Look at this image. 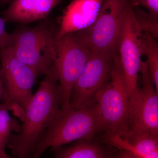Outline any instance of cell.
Segmentation results:
<instances>
[{
  "label": "cell",
  "instance_id": "6da1fadb",
  "mask_svg": "<svg viewBox=\"0 0 158 158\" xmlns=\"http://www.w3.org/2000/svg\"><path fill=\"white\" fill-rule=\"evenodd\" d=\"M62 93L54 68L45 75L20 120L21 129L12 133L7 147L15 158H32L40 138L61 110Z\"/></svg>",
  "mask_w": 158,
  "mask_h": 158
},
{
  "label": "cell",
  "instance_id": "7a4b0ae2",
  "mask_svg": "<svg viewBox=\"0 0 158 158\" xmlns=\"http://www.w3.org/2000/svg\"><path fill=\"white\" fill-rule=\"evenodd\" d=\"M102 132L97 104L88 107L61 110L40 138L32 158L81 139H93Z\"/></svg>",
  "mask_w": 158,
  "mask_h": 158
},
{
  "label": "cell",
  "instance_id": "3957f363",
  "mask_svg": "<svg viewBox=\"0 0 158 158\" xmlns=\"http://www.w3.org/2000/svg\"><path fill=\"white\" fill-rule=\"evenodd\" d=\"M56 35L46 24L18 29L11 34L9 47L21 62L32 68L37 77L46 75L54 68L56 60Z\"/></svg>",
  "mask_w": 158,
  "mask_h": 158
},
{
  "label": "cell",
  "instance_id": "277c9868",
  "mask_svg": "<svg viewBox=\"0 0 158 158\" xmlns=\"http://www.w3.org/2000/svg\"><path fill=\"white\" fill-rule=\"evenodd\" d=\"M95 100L101 122V134L127 131L130 125L129 98L116 53L111 80L97 94Z\"/></svg>",
  "mask_w": 158,
  "mask_h": 158
},
{
  "label": "cell",
  "instance_id": "5b68a950",
  "mask_svg": "<svg viewBox=\"0 0 158 158\" xmlns=\"http://www.w3.org/2000/svg\"><path fill=\"white\" fill-rule=\"evenodd\" d=\"M0 75L4 89L3 101L19 118L31 101L37 75L14 56L9 47L0 48Z\"/></svg>",
  "mask_w": 158,
  "mask_h": 158
},
{
  "label": "cell",
  "instance_id": "8992f818",
  "mask_svg": "<svg viewBox=\"0 0 158 158\" xmlns=\"http://www.w3.org/2000/svg\"><path fill=\"white\" fill-rule=\"evenodd\" d=\"M56 60L54 68L56 73L62 93L61 110L71 107L72 90L92 52L76 33L64 34L55 40Z\"/></svg>",
  "mask_w": 158,
  "mask_h": 158
},
{
  "label": "cell",
  "instance_id": "52a82bcc",
  "mask_svg": "<svg viewBox=\"0 0 158 158\" xmlns=\"http://www.w3.org/2000/svg\"><path fill=\"white\" fill-rule=\"evenodd\" d=\"M128 3V0H104L93 24L76 32L91 52L116 53L123 18Z\"/></svg>",
  "mask_w": 158,
  "mask_h": 158
},
{
  "label": "cell",
  "instance_id": "ba28073f",
  "mask_svg": "<svg viewBox=\"0 0 158 158\" xmlns=\"http://www.w3.org/2000/svg\"><path fill=\"white\" fill-rule=\"evenodd\" d=\"M141 32L129 2L125 10L118 41L119 62L129 98L130 115L135 109L140 88L138 86L141 67L139 38Z\"/></svg>",
  "mask_w": 158,
  "mask_h": 158
},
{
  "label": "cell",
  "instance_id": "9c48e42d",
  "mask_svg": "<svg viewBox=\"0 0 158 158\" xmlns=\"http://www.w3.org/2000/svg\"><path fill=\"white\" fill-rule=\"evenodd\" d=\"M116 53L92 52L72 90L71 107L81 109L96 104L97 94L111 80Z\"/></svg>",
  "mask_w": 158,
  "mask_h": 158
},
{
  "label": "cell",
  "instance_id": "30bf717a",
  "mask_svg": "<svg viewBox=\"0 0 158 158\" xmlns=\"http://www.w3.org/2000/svg\"><path fill=\"white\" fill-rule=\"evenodd\" d=\"M140 72L142 87L140 88L135 111L130 119L129 128L123 133L127 137L158 136V93L156 91L147 61L141 60Z\"/></svg>",
  "mask_w": 158,
  "mask_h": 158
},
{
  "label": "cell",
  "instance_id": "8fae6325",
  "mask_svg": "<svg viewBox=\"0 0 158 158\" xmlns=\"http://www.w3.org/2000/svg\"><path fill=\"white\" fill-rule=\"evenodd\" d=\"M104 0H73L65 8L56 37L86 30L95 22Z\"/></svg>",
  "mask_w": 158,
  "mask_h": 158
},
{
  "label": "cell",
  "instance_id": "7c38bea8",
  "mask_svg": "<svg viewBox=\"0 0 158 158\" xmlns=\"http://www.w3.org/2000/svg\"><path fill=\"white\" fill-rule=\"evenodd\" d=\"M102 142L118 151L121 158H158V136L127 137L123 134H100Z\"/></svg>",
  "mask_w": 158,
  "mask_h": 158
},
{
  "label": "cell",
  "instance_id": "4fadbf2b",
  "mask_svg": "<svg viewBox=\"0 0 158 158\" xmlns=\"http://www.w3.org/2000/svg\"><path fill=\"white\" fill-rule=\"evenodd\" d=\"M62 0H12L3 12L4 21L28 23L44 19Z\"/></svg>",
  "mask_w": 158,
  "mask_h": 158
},
{
  "label": "cell",
  "instance_id": "5bb4252c",
  "mask_svg": "<svg viewBox=\"0 0 158 158\" xmlns=\"http://www.w3.org/2000/svg\"><path fill=\"white\" fill-rule=\"evenodd\" d=\"M68 146L53 150L54 158H116L118 151L111 145L93 139H81Z\"/></svg>",
  "mask_w": 158,
  "mask_h": 158
},
{
  "label": "cell",
  "instance_id": "9a60e30c",
  "mask_svg": "<svg viewBox=\"0 0 158 158\" xmlns=\"http://www.w3.org/2000/svg\"><path fill=\"white\" fill-rule=\"evenodd\" d=\"M139 49L141 56L147 58L150 74L158 93V45L156 38L147 32L141 33Z\"/></svg>",
  "mask_w": 158,
  "mask_h": 158
},
{
  "label": "cell",
  "instance_id": "2e32d148",
  "mask_svg": "<svg viewBox=\"0 0 158 158\" xmlns=\"http://www.w3.org/2000/svg\"><path fill=\"white\" fill-rule=\"evenodd\" d=\"M9 110L6 102L0 103V150L4 152H6L11 134L18 133L21 129V123L10 116Z\"/></svg>",
  "mask_w": 158,
  "mask_h": 158
},
{
  "label": "cell",
  "instance_id": "e0dca14e",
  "mask_svg": "<svg viewBox=\"0 0 158 158\" xmlns=\"http://www.w3.org/2000/svg\"><path fill=\"white\" fill-rule=\"evenodd\" d=\"M132 7L134 15L141 33L147 32L156 39L158 36V15Z\"/></svg>",
  "mask_w": 158,
  "mask_h": 158
},
{
  "label": "cell",
  "instance_id": "ac0fdd59",
  "mask_svg": "<svg viewBox=\"0 0 158 158\" xmlns=\"http://www.w3.org/2000/svg\"><path fill=\"white\" fill-rule=\"evenodd\" d=\"M128 2L132 7L142 6L150 13L158 15V0H130Z\"/></svg>",
  "mask_w": 158,
  "mask_h": 158
},
{
  "label": "cell",
  "instance_id": "d6986e66",
  "mask_svg": "<svg viewBox=\"0 0 158 158\" xmlns=\"http://www.w3.org/2000/svg\"><path fill=\"white\" fill-rule=\"evenodd\" d=\"M12 42L11 34L7 32L5 27V22L0 17V48L9 47Z\"/></svg>",
  "mask_w": 158,
  "mask_h": 158
},
{
  "label": "cell",
  "instance_id": "ffe728a7",
  "mask_svg": "<svg viewBox=\"0 0 158 158\" xmlns=\"http://www.w3.org/2000/svg\"><path fill=\"white\" fill-rule=\"evenodd\" d=\"M3 98H4V89H3L2 79L0 77V99L2 100V102L3 101Z\"/></svg>",
  "mask_w": 158,
  "mask_h": 158
},
{
  "label": "cell",
  "instance_id": "44dd1931",
  "mask_svg": "<svg viewBox=\"0 0 158 158\" xmlns=\"http://www.w3.org/2000/svg\"><path fill=\"white\" fill-rule=\"evenodd\" d=\"M0 158H15L8 155L6 152L2 151L0 150Z\"/></svg>",
  "mask_w": 158,
  "mask_h": 158
},
{
  "label": "cell",
  "instance_id": "7402d4cb",
  "mask_svg": "<svg viewBox=\"0 0 158 158\" xmlns=\"http://www.w3.org/2000/svg\"><path fill=\"white\" fill-rule=\"evenodd\" d=\"M12 0H0V4L5 5L7 3L10 2Z\"/></svg>",
  "mask_w": 158,
  "mask_h": 158
},
{
  "label": "cell",
  "instance_id": "603a6c76",
  "mask_svg": "<svg viewBox=\"0 0 158 158\" xmlns=\"http://www.w3.org/2000/svg\"><path fill=\"white\" fill-rule=\"evenodd\" d=\"M120 158V157H119V155H118V157H117V158Z\"/></svg>",
  "mask_w": 158,
  "mask_h": 158
},
{
  "label": "cell",
  "instance_id": "cb8c5ba5",
  "mask_svg": "<svg viewBox=\"0 0 158 158\" xmlns=\"http://www.w3.org/2000/svg\"><path fill=\"white\" fill-rule=\"evenodd\" d=\"M0 77H1V75H0Z\"/></svg>",
  "mask_w": 158,
  "mask_h": 158
}]
</instances>
